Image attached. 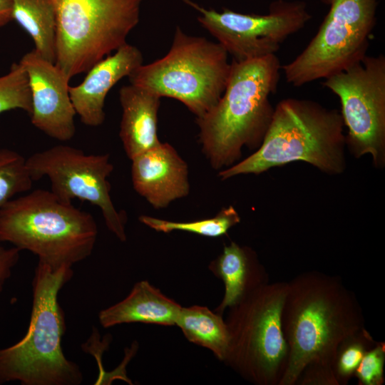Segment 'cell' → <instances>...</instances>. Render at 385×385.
Instances as JSON below:
<instances>
[{
	"label": "cell",
	"instance_id": "6da1fadb",
	"mask_svg": "<svg viewBox=\"0 0 385 385\" xmlns=\"http://www.w3.org/2000/svg\"><path fill=\"white\" fill-rule=\"evenodd\" d=\"M287 282L281 328L288 356L278 385H295L309 365L332 367L340 344L364 327L359 302L339 277L310 271Z\"/></svg>",
	"mask_w": 385,
	"mask_h": 385
},
{
	"label": "cell",
	"instance_id": "30bf717a",
	"mask_svg": "<svg viewBox=\"0 0 385 385\" xmlns=\"http://www.w3.org/2000/svg\"><path fill=\"white\" fill-rule=\"evenodd\" d=\"M323 86L341 103L346 148L355 158L370 155L377 169L385 166V56L367 54L324 79Z\"/></svg>",
	"mask_w": 385,
	"mask_h": 385
},
{
	"label": "cell",
	"instance_id": "7c38bea8",
	"mask_svg": "<svg viewBox=\"0 0 385 385\" xmlns=\"http://www.w3.org/2000/svg\"><path fill=\"white\" fill-rule=\"evenodd\" d=\"M26 163L34 181L47 177L51 191L61 200L88 201L101 211L108 230L120 241L126 240L125 215L118 212L110 195L108 178L113 170L108 154H86L67 145L36 152Z\"/></svg>",
	"mask_w": 385,
	"mask_h": 385
},
{
	"label": "cell",
	"instance_id": "d6986e66",
	"mask_svg": "<svg viewBox=\"0 0 385 385\" xmlns=\"http://www.w3.org/2000/svg\"><path fill=\"white\" fill-rule=\"evenodd\" d=\"M12 18L32 38L35 50L56 61V16L53 0H11Z\"/></svg>",
	"mask_w": 385,
	"mask_h": 385
},
{
	"label": "cell",
	"instance_id": "e0dca14e",
	"mask_svg": "<svg viewBox=\"0 0 385 385\" xmlns=\"http://www.w3.org/2000/svg\"><path fill=\"white\" fill-rule=\"evenodd\" d=\"M209 270L222 279L225 294L214 310L222 315L256 288L269 283V275L255 250L235 242L225 245L222 253L209 265Z\"/></svg>",
	"mask_w": 385,
	"mask_h": 385
},
{
	"label": "cell",
	"instance_id": "f1b7e54d",
	"mask_svg": "<svg viewBox=\"0 0 385 385\" xmlns=\"http://www.w3.org/2000/svg\"><path fill=\"white\" fill-rule=\"evenodd\" d=\"M2 155H3V149H1L0 150V159L1 158Z\"/></svg>",
	"mask_w": 385,
	"mask_h": 385
},
{
	"label": "cell",
	"instance_id": "9c48e42d",
	"mask_svg": "<svg viewBox=\"0 0 385 385\" xmlns=\"http://www.w3.org/2000/svg\"><path fill=\"white\" fill-rule=\"evenodd\" d=\"M329 10L317 34L292 61L282 66L287 83L300 87L361 61L376 23L377 0H320Z\"/></svg>",
	"mask_w": 385,
	"mask_h": 385
},
{
	"label": "cell",
	"instance_id": "5bb4252c",
	"mask_svg": "<svg viewBox=\"0 0 385 385\" xmlns=\"http://www.w3.org/2000/svg\"><path fill=\"white\" fill-rule=\"evenodd\" d=\"M130 160L133 188L155 209L188 195V165L169 143H160Z\"/></svg>",
	"mask_w": 385,
	"mask_h": 385
},
{
	"label": "cell",
	"instance_id": "2e32d148",
	"mask_svg": "<svg viewBox=\"0 0 385 385\" xmlns=\"http://www.w3.org/2000/svg\"><path fill=\"white\" fill-rule=\"evenodd\" d=\"M122 118L119 135L130 160L161 142L158 137V111L160 97L130 84L120 88Z\"/></svg>",
	"mask_w": 385,
	"mask_h": 385
},
{
	"label": "cell",
	"instance_id": "4fadbf2b",
	"mask_svg": "<svg viewBox=\"0 0 385 385\" xmlns=\"http://www.w3.org/2000/svg\"><path fill=\"white\" fill-rule=\"evenodd\" d=\"M19 63L29 78L31 123L52 138L71 140L76 132V113L70 97V79L55 63L35 49L25 53Z\"/></svg>",
	"mask_w": 385,
	"mask_h": 385
},
{
	"label": "cell",
	"instance_id": "ba28073f",
	"mask_svg": "<svg viewBox=\"0 0 385 385\" xmlns=\"http://www.w3.org/2000/svg\"><path fill=\"white\" fill-rule=\"evenodd\" d=\"M145 0H53L55 63L69 79L125 44Z\"/></svg>",
	"mask_w": 385,
	"mask_h": 385
},
{
	"label": "cell",
	"instance_id": "9a60e30c",
	"mask_svg": "<svg viewBox=\"0 0 385 385\" xmlns=\"http://www.w3.org/2000/svg\"><path fill=\"white\" fill-rule=\"evenodd\" d=\"M143 62L141 51L126 43L93 65L81 83L70 86L71 100L81 121L92 127L101 125L105 120L104 105L108 92Z\"/></svg>",
	"mask_w": 385,
	"mask_h": 385
},
{
	"label": "cell",
	"instance_id": "d4e9b609",
	"mask_svg": "<svg viewBox=\"0 0 385 385\" xmlns=\"http://www.w3.org/2000/svg\"><path fill=\"white\" fill-rule=\"evenodd\" d=\"M385 344L376 342L362 358L354 376L360 385H382L384 382Z\"/></svg>",
	"mask_w": 385,
	"mask_h": 385
},
{
	"label": "cell",
	"instance_id": "603a6c76",
	"mask_svg": "<svg viewBox=\"0 0 385 385\" xmlns=\"http://www.w3.org/2000/svg\"><path fill=\"white\" fill-rule=\"evenodd\" d=\"M375 343L376 341L364 327L340 344L332 366L339 385L348 384L362 358Z\"/></svg>",
	"mask_w": 385,
	"mask_h": 385
},
{
	"label": "cell",
	"instance_id": "cb8c5ba5",
	"mask_svg": "<svg viewBox=\"0 0 385 385\" xmlns=\"http://www.w3.org/2000/svg\"><path fill=\"white\" fill-rule=\"evenodd\" d=\"M20 109L30 114L31 92L27 73L19 63H14L9 72L0 76V114Z\"/></svg>",
	"mask_w": 385,
	"mask_h": 385
},
{
	"label": "cell",
	"instance_id": "5b68a950",
	"mask_svg": "<svg viewBox=\"0 0 385 385\" xmlns=\"http://www.w3.org/2000/svg\"><path fill=\"white\" fill-rule=\"evenodd\" d=\"M98 228L93 217L35 190L14 198L0 210V241L26 250L52 268L72 267L91 255Z\"/></svg>",
	"mask_w": 385,
	"mask_h": 385
},
{
	"label": "cell",
	"instance_id": "44dd1931",
	"mask_svg": "<svg viewBox=\"0 0 385 385\" xmlns=\"http://www.w3.org/2000/svg\"><path fill=\"white\" fill-rule=\"evenodd\" d=\"M240 216L232 205L223 207L212 217L190 222H175L148 215H141L139 220L150 228L164 233L184 231L199 235L217 237L240 222Z\"/></svg>",
	"mask_w": 385,
	"mask_h": 385
},
{
	"label": "cell",
	"instance_id": "ffe728a7",
	"mask_svg": "<svg viewBox=\"0 0 385 385\" xmlns=\"http://www.w3.org/2000/svg\"><path fill=\"white\" fill-rule=\"evenodd\" d=\"M175 325L188 341L210 349L219 360L224 361L229 333L222 315L204 306L181 307Z\"/></svg>",
	"mask_w": 385,
	"mask_h": 385
},
{
	"label": "cell",
	"instance_id": "8992f818",
	"mask_svg": "<svg viewBox=\"0 0 385 385\" xmlns=\"http://www.w3.org/2000/svg\"><path fill=\"white\" fill-rule=\"evenodd\" d=\"M287 282L262 285L229 307V344L224 361L256 385H278L288 347L281 328Z\"/></svg>",
	"mask_w": 385,
	"mask_h": 385
},
{
	"label": "cell",
	"instance_id": "4316f807",
	"mask_svg": "<svg viewBox=\"0 0 385 385\" xmlns=\"http://www.w3.org/2000/svg\"><path fill=\"white\" fill-rule=\"evenodd\" d=\"M20 251L16 247L7 249L0 245V292L19 261Z\"/></svg>",
	"mask_w": 385,
	"mask_h": 385
},
{
	"label": "cell",
	"instance_id": "52a82bcc",
	"mask_svg": "<svg viewBox=\"0 0 385 385\" xmlns=\"http://www.w3.org/2000/svg\"><path fill=\"white\" fill-rule=\"evenodd\" d=\"M230 71L228 54L219 43L188 35L178 26L167 54L141 65L128 78L130 84L160 98L179 101L200 118L221 98Z\"/></svg>",
	"mask_w": 385,
	"mask_h": 385
},
{
	"label": "cell",
	"instance_id": "8fae6325",
	"mask_svg": "<svg viewBox=\"0 0 385 385\" xmlns=\"http://www.w3.org/2000/svg\"><path fill=\"white\" fill-rule=\"evenodd\" d=\"M200 14L197 21L233 60L245 61L275 54L290 36L312 19L300 0L272 1L265 14H242L224 8L219 12L183 0Z\"/></svg>",
	"mask_w": 385,
	"mask_h": 385
},
{
	"label": "cell",
	"instance_id": "7402d4cb",
	"mask_svg": "<svg viewBox=\"0 0 385 385\" xmlns=\"http://www.w3.org/2000/svg\"><path fill=\"white\" fill-rule=\"evenodd\" d=\"M34 182L26 158L4 148L0 159V210L16 195L30 190Z\"/></svg>",
	"mask_w": 385,
	"mask_h": 385
},
{
	"label": "cell",
	"instance_id": "484cf974",
	"mask_svg": "<svg viewBox=\"0 0 385 385\" xmlns=\"http://www.w3.org/2000/svg\"><path fill=\"white\" fill-rule=\"evenodd\" d=\"M297 385H339L332 366L309 365L304 368Z\"/></svg>",
	"mask_w": 385,
	"mask_h": 385
},
{
	"label": "cell",
	"instance_id": "83f0119b",
	"mask_svg": "<svg viewBox=\"0 0 385 385\" xmlns=\"http://www.w3.org/2000/svg\"><path fill=\"white\" fill-rule=\"evenodd\" d=\"M12 18L11 0H0V27L9 23Z\"/></svg>",
	"mask_w": 385,
	"mask_h": 385
},
{
	"label": "cell",
	"instance_id": "ac0fdd59",
	"mask_svg": "<svg viewBox=\"0 0 385 385\" xmlns=\"http://www.w3.org/2000/svg\"><path fill=\"white\" fill-rule=\"evenodd\" d=\"M181 307L148 281L143 280L133 286L124 299L101 310L98 319L105 328L132 322L173 326L175 325Z\"/></svg>",
	"mask_w": 385,
	"mask_h": 385
},
{
	"label": "cell",
	"instance_id": "7a4b0ae2",
	"mask_svg": "<svg viewBox=\"0 0 385 385\" xmlns=\"http://www.w3.org/2000/svg\"><path fill=\"white\" fill-rule=\"evenodd\" d=\"M282 65L275 54L245 61L232 59L227 83L218 102L196 118L202 150L215 170L241 158L242 149L257 150L270 125Z\"/></svg>",
	"mask_w": 385,
	"mask_h": 385
},
{
	"label": "cell",
	"instance_id": "3957f363",
	"mask_svg": "<svg viewBox=\"0 0 385 385\" xmlns=\"http://www.w3.org/2000/svg\"><path fill=\"white\" fill-rule=\"evenodd\" d=\"M344 125L337 109L302 98H289L274 107L260 146L247 158L219 171L221 180L254 174L296 161L310 164L329 175L346 168Z\"/></svg>",
	"mask_w": 385,
	"mask_h": 385
},
{
	"label": "cell",
	"instance_id": "277c9868",
	"mask_svg": "<svg viewBox=\"0 0 385 385\" xmlns=\"http://www.w3.org/2000/svg\"><path fill=\"white\" fill-rule=\"evenodd\" d=\"M73 275L72 267L52 268L38 262L32 282L33 304L27 332L14 345L0 349V385H78L83 374L64 355L63 312L58 302L62 287Z\"/></svg>",
	"mask_w": 385,
	"mask_h": 385
}]
</instances>
